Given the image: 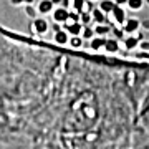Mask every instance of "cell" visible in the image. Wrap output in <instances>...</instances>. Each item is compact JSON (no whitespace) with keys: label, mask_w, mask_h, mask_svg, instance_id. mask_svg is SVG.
I'll return each instance as SVG.
<instances>
[{"label":"cell","mask_w":149,"mask_h":149,"mask_svg":"<svg viewBox=\"0 0 149 149\" xmlns=\"http://www.w3.org/2000/svg\"><path fill=\"white\" fill-rule=\"evenodd\" d=\"M52 15H53V20L55 22H58V23H65V22L70 18V12L66 10L65 7H60V8H56Z\"/></svg>","instance_id":"cell-1"},{"label":"cell","mask_w":149,"mask_h":149,"mask_svg":"<svg viewBox=\"0 0 149 149\" xmlns=\"http://www.w3.org/2000/svg\"><path fill=\"white\" fill-rule=\"evenodd\" d=\"M65 30L68 33H71V35H80V33L83 32V27H81V23H78V22L66 20L65 22Z\"/></svg>","instance_id":"cell-2"},{"label":"cell","mask_w":149,"mask_h":149,"mask_svg":"<svg viewBox=\"0 0 149 149\" xmlns=\"http://www.w3.org/2000/svg\"><path fill=\"white\" fill-rule=\"evenodd\" d=\"M139 27H141V22L136 20V18H129V20L124 22V27H123V30L126 33H134V32H138Z\"/></svg>","instance_id":"cell-3"},{"label":"cell","mask_w":149,"mask_h":149,"mask_svg":"<svg viewBox=\"0 0 149 149\" xmlns=\"http://www.w3.org/2000/svg\"><path fill=\"white\" fill-rule=\"evenodd\" d=\"M33 30L38 33V35H43V33H47L48 30V23L43 18H35L33 20Z\"/></svg>","instance_id":"cell-4"},{"label":"cell","mask_w":149,"mask_h":149,"mask_svg":"<svg viewBox=\"0 0 149 149\" xmlns=\"http://www.w3.org/2000/svg\"><path fill=\"white\" fill-rule=\"evenodd\" d=\"M53 0H42L40 3H38V12L40 13H52L53 10Z\"/></svg>","instance_id":"cell-5"},{"label":"cell","mask_w":149,"mask_h":149,"mask_svg":"<svg viewBox=\"0 0 149 149\" xmlns=\"http://www.w3.org/2000/svg\"><path fill=\"white\" fill-rule=\"evenodd\" d=\"M113 15H114V18H116L118 23H124V22H126V12L123 10L121 5H116V7H114Z\"/></svg>","instance_id":"cell-6"},{"label":"cell","mask_w":149,"mask_h":149,"mask_svg":"<svg viewBox=\"0 0 149 149\" xmlns=\"http://www.w3.org/2000/svg\"><path fill=\"white\" fill-rule=\"evenodd\" d=\"M114 7H116V2H113V0H101V2H100V8H101L104 13H113Z\"/></svg>","instance_id":"cell-7"},{"label":"cell","mask_w":149,"mask_h":149,"mask_svg":"<svg viewBox=\"0 0 149 149\" xmlns=\"http://www.w3.org/2000/svg\"><path fill=\"white\" fill-rule=\"evenodd\" d=\"M55 42L60 43V45H65V43H68V42H70L68 32H66V30H60V32H56V33H55Z\"/></svg>","instance_id":"cell-8"},{"label":"cell","mask_w":149,"mask_h":149,"mask_svg":"<svg viewBox=\"0 0 149 149\" xmlns=\"http://www.w3.org/2000/svg\"><path fill=\"white\" fill-rule=\"evenodd\" d=\"M104 48H106V52H109V53H116L118 50H119V45H118L116 40H106Z\"/></svg>","instance_id":"cell-9"},{"label":"cell","mask_w":149,"mask_h":149,"mask_svg":"<svg viewBox=\"0 0 149 149\" xmlns=\"http://www.w3.org/2000/svg\"><path fill=\"white\" fill-rule=\"evenodd\" d=\"M106 45V38H103V37H98L95 38V40H91V48L93 50H100L101 47H104Z\"/></svg>","instance_id":"cell-10"},{"label":"cell","mask_w":149,"mask_h":149,"mask_svg":"<svg viewBox=\"0 0 149 149\" xmlns=\"http://www.w3.org/2000/svg\"><path fill=\"white\" fill-rule=\"evenodd\" d=\"M139 43V38L136 37H128V38H124V45H126V48L128 50H133V48H136V45Z\"/></svg>","instance_id":"cell-11"},{"label":"cell","mask_w":149,"mask_h":149,"mask_svg":"<svg viewBox=\"0 0 149 149\" xmlns=\"http://www.w3.org/2000/svg\"><path fill=\"white\" fill-rule=\"evenodd\" d=\"M144 5V0H128V7L131 10H139V8H143Z\"/></svg>","instance_id":"cell-12"},{"label":"cell","mask_w":149,"mask_h":149,"mask_svg":"<svg viewBox=\"0 0 149 149\" xmlns=\"http://www.w3.org/2000/svg\"><path fill=\"white\" fill-rule=\"evenodd\" d=\"M93 13V18H95L98 23H103L104 22V12L101 10V8H95V12H91Z\"/></svg>","instance_id":"cell-13"},{"label":"cell","mask_w":149,"mask_h":149,"mask_svg":"<svg viewBox=\"0 0 149 149\" xmlns=\"http://www.w3.org/2000/svg\"><path fill=\"white\" fill-rule=\"evenodd\" d=\"M81 37L85 38V40H91V38L95 37V30H93L91 27H85L83 32H81Z\"/></svg>","instance_id":"cell-14"},{"label":"cell","mask_w":149,"mask_h":149,"mask_svg":"<svg viewBox=\"0 0 149 149\" xmlns=\"http://www.w3.org/2000/svg\"><path fill=\"white\" fill-rule=\"evenodd\" d=\"M81 43H83V40H81L80 35H71V38H70V45H71L73 48L81 47Z\"/></svg>","instance_id":"cell-15"},{"label":"cell","mask_w":149,"mask_h":149,"mask_svg":"<svg viewBox=\"0 0 149 149\" xmlns=\"http://www.w3.org/2000/svg\"><path fill=\"white\" fill-rule=\"evenodd\" d=\"M95 32L98 33L100 37H103V35H106V33L109 32V27H108V25H104V23H100V25L95 28Z\"/></svg>","instance_id":"cell-16"},{"label":"cell","mask_w":149,"mask_h":149,"mask_svg":"<svg viewBox=\"0 0 149 149\" xmlns=\"http://www.w3.org/2000/svg\"><path fill=\"white\" fill-rule=\"evenodd\" d=\"M73 5H74V10L83 12V8H85V0H73Z\"/></svg>","instance_id":"cell-17"},{"label":"cell","mask_w":149,"mask_h":149,"mask_svg":"<svg viewBox=\"0 0 149 149\" xmlns=\"http://www.w3.org/2000/svg\"><path fill=\"white\" fill-rule=\"evenodd\" d=\"M136 58H139V60H149V52L141 50V52H138V53H136Z\"/></svg>","instance_id":"cell-18"},{"label":"cell","mask_w":149,"mask_h":149,"mask_svg":"<svg viewBox=\"0 0 149 149\" xmlns=\"http://www.w3.org/2000/svg\"><path fill=\"white\" fill-rule=\"evenodd\" d=\"M80 15H81V12H70V18L68 20L70 22H78V18H80Z\"/></svg>","instance_id":"cell-19"},{"label":"cell","mask_w":149,"mask_h":149,"mask_svg":"<svg viewBox=\"0 0 149 149\" xmlns=\"http://www.w3.org/2000/svg\"><path fill=\"white\" fill-rule=\"evenodd\" d=\"M91 17L93 15H90V13H86V12H81V22H83V23H90V20H91Z\"/></svg>","instance_id":"cell-20"},{"label":"cell","mask_w":149,"mask_h":149,"mask_svg":"<svg viewBox=\"0 0 149 149\" xmlns=\"http://www.w3.org/2000/svg\"><path fill=\"white\" fill-rule=\"evenodd\" d=\"M27 15L28 17H35V10H33L32 7H27Z\"/></svg>","instance_id":"cell-21"},{"label":"cell","mask_w":149,"mask_h":149,"mask_svg":"<svg viewBox=\"0 0 149 149\" xmlns=\"http://www.w3.org/2000/svg\"><path fill=\"white\" fill-rule=\"evenodd\" d=\"M141 48L146 50V52H149V42H141Z\"/></svg>","instance_id":"cell-22"},{"label":"cell","mask_w":149,"mask_h":149,"mask_svg":"<svg viewBox=\"0 0 149 149\" xmlns=\"http://www.w3.org/2000/svg\"><path fill=\"white\" fill-rule=\"evenodd\" d=\"M116 5H128V0H116Z\"/></svg>","instance_id":"cell-23"},{"label":"cell","mask_w":149,"mask_h":149,"mask_svg":"<svg viewBox=\"0 0 149 149\" xmlns=\"http://www.w3.org/2000/svg\"><path fill=\"white\" fill-rule=\"evenodd\" d=\"M13 5H20V3H25V0H10Z\"/></svg>","instance_id":"cell-24"},{"label":"cell","mask_w":149,"mask_h":149,"mask_svg":"<svg viewBox=\"0 0 149 149\" xmlns=\"http://www.w3.org/2000/svg\"><path fill=\"white\" fill-rule=\"evenodd\" d=\"M123 32H124V30H119V28H116V30H114V35H116V37H123Z\"/></svg>","instance_id":"cell-25"},{"label":"cell","mask_w":149,"mask_h":149,"mask_svg":"<svg viewBox=\"0 0 149 149\" xmlns=\"http://www.w3.org/2000/svg\"><path fill=\"white\" fill-rule=\"evenodd\" d=\"M33 2H35V0H25V3H27V5H32Z\"/></svg>","instance_id":"cell-26"},{"label":"cell","mask_w":149,"mask_h":149,"mask_svg":"<svg viewBox=\"0 0 149 149\" xmlns=\"http://www.w3.org/2000/svg\"><path fill=\"white\" fill-rule=\"evenodd\" d=\"M61 3H63V5L66 7V5H68V3H70V0H63V2H61Z\"/></svg>","instance_id":"cell-27"},{"label":"cell","mask_w":149,"mask_h":149,"mask_svg":"<svg viewBox=\"0 0 149 149\" xmlns=\"http://www.w3.org/2000/svg\"><path fill=\"white\" fill-rule=\"evenodd\" d=\"M144 2H146V3H148V5H149V0H144Z\"/></svg>","instance_id":"cell-28"},{"label":"cell","mask_w":149,"mask_h":149,"mask_svg":"<svg viewBox=\"0 0 149 149\" xmlns=\"http://www.w3.org/2000/svg\"><path fill=\"white\" fill-rule=\"evenodd\" d=\"M90 2H91V0H90Z\"/></svg>","instance_id":"cell-29"}]
</instances>
